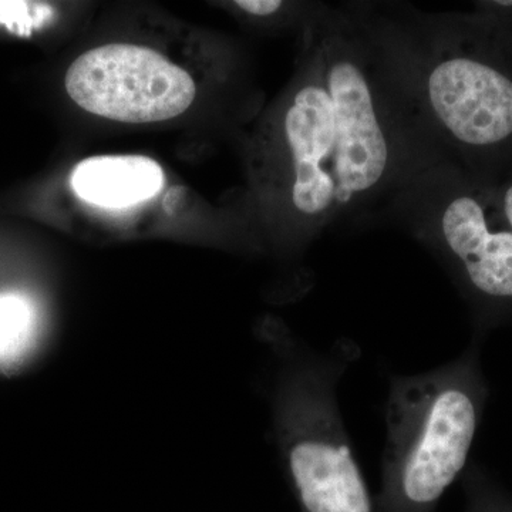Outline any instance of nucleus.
<instances>
[{"label": "nucleus", "instance_id": "f257e3e1", "mask_svg": "<svg viewBox=\"0 0 512 512\" xmlns=\"http://www.w3.org/2000/svg\"><path fill=\"white\" fill-rule=\"evenodd\" d=\"M275 143L271 190L305 234L392 205L447 163L421 123L386 16L369 6L319 5L308 19Z\"/></svg>", "mask_w": 512, "mask_h": 512}, {"label": "nucleus", "instance_id": "f03ea898", "mask_svg": "<svg viewBox=\"0 0 512 512\" xmlns=\"http://www.w3.org/2000/svg\"><path fill=\"white\" fill-rule=\"evenodd\" d=\"M421 123L444 160L512 144V49L494 28L383 9Z\"/></svg>", "mask_w": 512, "mask_h": 512}, {"label": "nucleus", "instance_id": "7ed1b4c3", "mask_svg": "<svg viewBox=\"0 0 512 512\" xmlns=\"http://www.w3.org/2000/svg\"><path fill=\"white\" fill-rule=\"evenodd\" d=\"M392 207L421 238L439 242L477 291L512 299V229L498 191L468 183L453 164L440 163L407 185Z\"/></svg>", "mask_w": 512, "mask_h": 512}, {"label": "nucleus", "instance_id": "20e7f679", "mask_svg": "<svg viewBox=\"0 0 512 512\" xmlns=\"http://www.w3.org/2000/svg\"><path fill=\"white\" fill-rule=\"evenodd\" d=\"M64 87L80 109L128 124L173 120L197 96L184 67L157 50L131 43L87 50L70 64Z\"/></svg>", "mask_w": 512, "mask_h": 512}, {"label": "nucleus", "instance_id": "39448f33", "mask_svg": "<svg viewBox=\"0 0 512 512\" xmlns=\"http://www.w3.org/2000/svg\"><path fill=\"white\" fill-rule=\"evenodd\" d=\"M476 427V409L466 393L446 390L437 397L404 470L410 500L431 503L444 493L466 466Z\"/></svg>", "mask_w": 512, "mask_h": 512}, {"label": "nucleus", "instance_id": "423d86ee", "mask_svg": "<svg viewBox=\"0 0 512 512\" xmlns=\"http://www.w3.org/2000/svg\"><path fill=\"white\" fill-rule=\"evenodd\" d=\"M289 466L309 512H370L365 483L345 446L301 441Z\"/></svg>", "mask_w": 512, "mask_h": 512}, {"label": "nucleus", "instance_id": "0eeeda50", "mask_svg": "<svg viewBox=\"0 0 512 512\" xmlns=\"http://www.w3.org/2000/svg\"><path fill=\"white\" fill-rule=\"evenodd\" d=\"M163 167L153 158L94 156L80 161L70 174L77 198L107 210H123L150 201L163 190Z\"/></svg>", "mask_w": 512, "mask_h": 512}, {"label": "nucleus", "instance_id": "6e6552de", "mask_svg": "<svg viewBox=\"0 0 512 512\" xmlns=\"http://www.w3.org/2000/svg\"><path fill=\"white\" fill-rule=\"evenodd\" d=\"M45 323L35 299L18 289L0 291V372L25 366L42 349Z\"/></svg>", "mask_w": 512, "mask_h": 512}, {"label": "nucleus", "instance_id": "1a4fd4ad", "mask_svg": "<svg viewBox=\"0 0 512 512\" xmlns=\"http://www.w3.org/2000/svg\"><path fill=\"white\" fill-rule=\"evenodd\" d=\"M232 5L242 15L255 19L275 18L279 13L284 12L286 6H288L281 0H237Z\"/></svg>", "mask_w": 512, "mask_h": 512}, {"label": "nucleus", "instance_id": "9d476101", "mask_svg": "<svg viewBox=\"0 0 512 512\" xmlns=\"http://www.w3.org/2000/svg\"><path fill=\"white\" fill-rule=\"evenodd\" d=\"M498 197H500L505 220H507L508 225H510L512 229V180L508 181V183L498 191Z\"/></svg>", "mask_w": 512, "mask_h": 512}]
</instances>
